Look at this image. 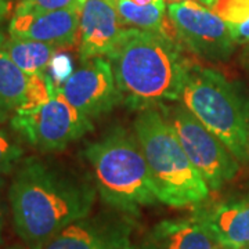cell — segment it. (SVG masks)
<instances>
[{"label":"cell","mask_w":249,"mask_h":249,"mask_svg":"<svg viewBox=\"0 0 249 249\" xmlns=\"http://www.w3.org/2000/svg\"><path fill=\"white\" fill-rule=\"evenodd\" d=\"M3 231H4V211H3V204L0 199V245L3 244Z\"/></svg>","instance_id":"d4e9b609"},{"label":"cell","mask_w":249,"mask_h":249,"mask_svg":"<svg viewBox=\"0 0 249 249\" xmlns=\"http://www.w3.org/2000/svg\"><path fill=\"white\" fill-rule=\"evenodd\" d=\"M4 47L10 58L27 75L45 73L58 50L57 46L10 35L4 40Z\"/></svg>","instance_id":"e0dca14e"},{"label":"cell","mask_w":249,"mask_h":249,"mask_svg":"<svg viewBox=\"0 0 249 249\" xmlns=\"http://www.w3.org/2000/svg\"><path fill=\"white\" fill-rule=\"evenodd\" d=\"M211 9L227 24L237 45H249V0H213Z\"/></svg>","instance_id":"ac0fdd59"},{"label":"cell","mask_w":249,"mask_h":249,"mask_svg":"<svg viewBox=\"0 0 249 249\" xmlns=\"http://www.w3.org/2000/svg\"><path fill=\"white\" fill-rule=\"evenodd\" d=\"M79 10L14 14L10 19L9 35L49 43L57 46L58 49L78 45Z\"/></svg>","instance_id":"7c38bea8"},{"label":"cell","mask_w":249,"mask_h":249,"mask_svg":"<svg viewBox=\"0 0 249 249\" xmlns=\"http://www.w3.org/2000/svg\"><path fill=\"white\" fill-rule=\"evenodd\" d=\"M201 214L223 249L249 245V194L202 211Z\"/></svg>","instance_id":"5bb4252c"},{"label":"cell","mask_w":249,"mask_h":249,"mask_svg":"<svg viewBox=\"0 0 249 249\" xmlns=\"http://www.w3.org/2000/svg\"><path fill=\"white\" fill-rule=\"evenodd\" d=\"M130 1H133L134 4H137V6H150V4L160 1V0H130Z\"/></svg>","instance_id":"484cf974"},{"label":"cell","mask_w":249,"mask_h":249,"mask_svg":"<svg viewBox=\"0 0 249 249\" xmlns=\"http://www.w3.org/2000/svg\"><path fill=\"white\" fill-rule=\"evenodd\" d=\"M180 103L222 140L240 163H249V101L223 73L190 67Z\"/></svg>","instance_id":"5b68a950"},{"label":"cell","mask_w":249,"mask_h":249,"mask_svg":"<svg viewBox=\"0 0 249 249\" xmlns=\"http://www.w3.org/2000/svg\"><path fill=\"white\" fill-rule=\"evenodd\" d=\"M55 90H57V86H54V83L46 75V72L28 75L25 101L17 112H28V111H34L36 108L42 107L43 104L52 100Z\"/></svg>","instance_id":"d6986e66"},{"label":"cell","mask_w":249,"mask_h":249,"mask_svg":"<svg viewBox=\"0 0 249 249\" xmlns=\"http://www.w3.org/2000/svg\"><path fill=\"white\" fill-rule=\"evenodd\" d=\"M160 108L175 130L188 160L211 190H219L234 178L240 169V162L216 134L201 124L181 103Z\"/></svg>","instance_id":"8992f818"},{"label":"cell","mask_w":249,"mask_h":249,"mask_svg":"<svg viewBox=\"0 0 249 249\" xmlns=\"http://www.w3.org/2000/svg\"><path fill=\"white\" fill-rule=\"evenodd\" d=\"M133 230V216L111 208L68 224L42 249H116L132 240Z\"/></svg>","instance_id":"30bf717a"},{"label":"cell","mask_w":249,"mask_h":249,"mask_svg":"<svg viewBox=\"0 0 249 249\" xmlns=\"http://www.w3.org/2000/svg\"><path fill=\"white\" fill-rule=\"evenodd\" d=\"M91 180L103 201L127 214L158 201L148 165L136 134L115 129L85 150Z\"/></svg>","instance_id":"3957f363"},{"label":"cell","mask_w":249,"mask_h":249,"mask_svg":"<svg viewBox=\"0 0 249 249\" xmlns=\"http://www.w3.org/2000/svg\"><path fill=\"white\" fill-rule=\"evenodd\" d=\"M127 28L111 0H83L78 36L82 61L96 57L107 58Z\"/></svg>","instance_id":"8fae6325"},{"label":"cell","mask_w":249,"mask_h":249,"mask_svg":"<svg viewBox=\"0 0 249 249\" xmlns=\"http://www.w3.org/2000/svg\"><path fill=\"white\" fill-rule=\"evenodd\" d=\"M83 0H19L14 9V14L47 13L57 10H79Z\"/></svg>","instance_id":"44dd1931"},{"label":"cell","mask_w":249,"mask_h":249,"mask_svg":"<svg viewBox=\"0 0 249 249\" xmlns=\"http://www.w3.org/2000/svg\"><path fill=\"white\" fill-rule=\"evenodd\" d=\"M11 127L37 151L55 152L90 132L93 121L82 115L55 90L52 100L42 107L16 112L11 116Z\"/></svg>","instance_id":"52a82bcc"},{"label":"cell","mask_w":249,"mask_h":249,"mask_svg":"<svg viewBox=\"0 0 249 249\" xmlns=\"http://www.w3.org/2000/svg\"><path fill=\"white\" fill-rule=\"evenodd\" d=\"M134 134L160 202L187 208L202 204L209 196L211 188L188 160L175 130L158 108L142 109L134 121Z\"/></svg>","instance_id":"277c9868"},{"label":"cell","mask_w":249,"mask_h":249,"mask_svg":"<svg viewBox=\"0 0 249 249\" xmlns=\"http://www.w3.org/2000/svg\"><path fill=\"white\" fill-rule=\"evenodd\" d=\"M107 58L129 107L142 111L180 100L190 67L175 39L129 27Z\"/></svg>","instance_id":"7a4b0ae2"},{"label":"cell","mask_w":249,"mask_h":249,"mask_svg":"<svg viewBox=\"0 0 249 249\" xmlns=\"http://www.w3.org/2000/svg\"><path fill=\"white\" fill-rule=\"evenodd\" d=\"M97 188L91 178L28 158L9 188L13 222L28 249H42L68 224L91 213Z\"/></svg>","instance_id":"6da1fadb"},{"label":"cell","mask_w":249,"mask_h":249,"mask_svg":"<svg viewBox=\"0 0 249 249\" xmlns=\"http://www.w3.org/2000/svg\"><path fill=\"white\" fill-rule=\"evenodd\" d=\"M24 150L13 136L0 127V176H7L18 169L22 162Z\"/></svg>","instance_id":"ffe728a7"},{"label":"cell","mask_w":249,"mask_h":249,"mask_svg":"<svg viewBox=\"0 0 249 249\" xmlns=\"http://www.w3.org/2000/svg\"><path fill=\"white\" fill-rule=\"evenodd\" d=\"M116 249H155V248L152 247L151 242L147 240V237H145V240L142 241V242H136V244H134V242H132V240H130Z\"/></svg>","instance_id":"7402d4cb"},{"label":"cell","mask_w":249,"mask_h":249,"mask_svg":"<svg viewBox=\"0 0 249 249\" xmlns=\"http://www.w3.org/2000/svg\"><path fill=\"white\" fill-rule=\"evenodd\" d=\"M11 10V0H0V22L9 16Z\"/></svg>","instance_id":"603a6c76"},{"label":"cell","mask_w":249,"mask_h":249,"mask_svg":"<svg viewBox=\"0 0 249 249\" xmlns=\"http://www.w3.org/2000/svg\"><path fill=\"white\" fill-rule=\"evenodd\" d=\"M6 249H25L24 247H21V245H13V247H9V248Z\"/></svg>","instance_id":"4316f807"},{"label":"cell","mask_w":249,"mask_h":249,"mask_svg":"<svg viewBox=\"0 0 249 249\" xmlns=\"http://www.w3.org/2000/svg\"><path fill=\"white\" fill-rule=\"evenodd\" d=\"M6 36L0 32V119L14 115L25 101L28 75L10 58L4 47Z\"/></svg>","instance_id":"2e32d148"},{"label":"cell","mask_w":249,"mask_h":249,"mask_svg":"<svg viewBox=\"0 0 249 249\" xmlns=\"http://www.w3.org/2000/svg\"><path fill=\"white\" fill-rule=\"evenodd\" d=\"M168 4L170 3H183V1H193V3H199V4H204V6H208V7H211L212 6V3H213V0H165Z\"/></svg>","instance_id":"cb8c5ba5"},{"label":"cell","mask_w":249,"mask_h":249,"mask_svg":"<svg viewBox=\"0 0 249 249\" xmlns=\"http://www.w3.org/2000/svg\"><path fill=\"white\" fill-rule=\"evenodd\" d=\"M238 249H249V245L248 247H244V248H238Z\"/></svg>","instance_id":"83f0119b"},{"label":"cell","mask_w":249,"mask_h":249,"mask_svg":"<svg viewBox=\"0 0 249 249\" xmlns=\"http://www.w3.org/2000/svg\"><path fill=\"white\" fill-rule=\"evenodd\" d=\"M57 91L91 121L122 103L111 62L106 57L83 60L79 68L57 86Z\"/></svg>","instance_id":"9c48e42d"},{"label":"cell","mask_w":249,"mask_h":249,"mask_svg":"<svg viewBox=\"0 0 249 249\" xmlns=\"http://www.w3.org/2000/svg\"><path fill=\"white\" fill-rule=\"evenodd\" d=\"M115 6L119 17L130 28H137L142 31L155 32L175 39V31L166 29L170 24L168 17V3L160 0L150 6H137L130 0H111Z\"/></svg>","instance_id":"9a60e30c"},{"label":"cell","mask_w":249,"mask_h":249,"mask_svg":"<svg viewBox=\"0 0 249 249\" xmlns=\"http://www.w3.org/2000/svg\"><path fill=\"white\" fill-rule=\"evenodd\" d=\"M248 46H249V45H248Z\"/></svg>","instance_id":"f1b7e54d"},{"label":"cell","mask_w":249,"mask_h":249,"mask_svg":"<svg viewBox=\"0 0 249 249\" xmlns=\"http://www.w3.org/2000/svg\"><path fill=\"white\" fill-rule=\"evenodd\" d=\"M155 249H223L201 212L184 219L162 220L147 234Z\"/></svg>","instance_id":"4fadbf2b"},{"label":"cell","mask_w":249,"mask_h":249,"mask_svg":"<svg viewBox=\"0 0 249 249\" xmlns=\"http://www.w3.org/2000/svg\"><path fill=\"white\" fill-rule=\"evenodd\" d=\"M168 17L175 37L198 57L222 61L235 49L227 24L208 6L193 1L170 3Z\"/></svg>","instance_id":"ba28073f"}]
</instances>
